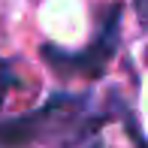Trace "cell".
Instances as JSON below:
<instances>
[{
    "instance_id": "obj_1",
    "label": "cell",
    "mask_w": 148,
    "mask_h": 148,
    "mask_svg": "<svg viewBox=\"0 0 148 148\" xmlns=\"http://www.w3.org/2000/svg\"><path fill=\"white\" fill-rule=\"evenodd\" d=\"M118 42V6L109 9V21L103 24V30L97 33L91 49L79 51V55H66V51L55 49V45H42V58L49 60V66H55L60 76H100L109 64V58L115 55Z\"/></svg>"
},
{
    "instance_id": "obj_2",
    "label": "cell",
    "mask_w": 148,
    "mask_h": 148,
    "mask_svg": "<svg viewBox=\"0 0 148 148\" xmlns=\"http://www.w3.org/2000/svg\"><path fill=\"white\" fill-rule=\"evenodd\" d=\"M18 85H21V79H18V73H15V66H12V60L0 58V109H3L6 97H9Z\"/></svg>"
},
{
    "instance_id": "obj_3",
    "label": "cell",
    "mask_w": 148,
    "mask_h": 148,
    "mask_svg": "<svg viewBox=\"0 0 148 148\" xmlns=\"http://www.w3.org/2000/svg\"><path fill=\"white\" fill-rule=\"evenodd\" d=\"M133 6H136L139 21H142V24H148V0H133Z\"/></svg>"
},
{
    "instance_id": "obj_4",
    "label": "cell",
    "mask_w": 148,
    "mask_h": 148,
    "mask_svg": "<svg viewBox=\"0 0 148 148\" xmlns=\"http://www.w3.org/2000/svg\"><path fill=\"white\" fill-rule=\"evenodd\" d=\"M88 148H103V142H94V145H88Z\"/></svg>"
}]
</instances>
